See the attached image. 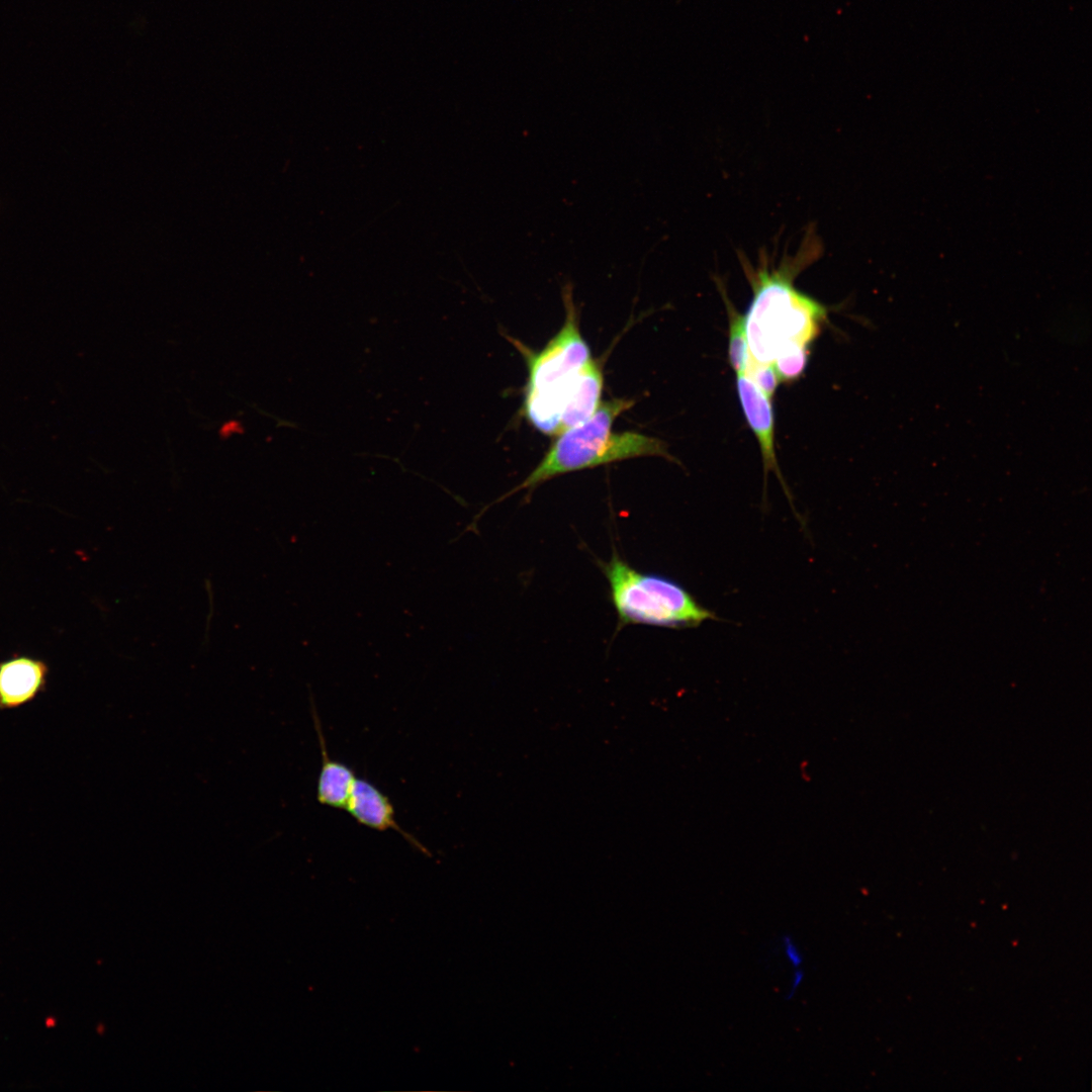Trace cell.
I'll return each mask as SVG.
<instances>
[{
    "mask_svg": "<svg viewBox=\"0 0 1092 1092\" xmlns=\"http://www.w3.org/2000/svg\"><path fill=\"white\" fill-rule=\"evenodd\" d=\"M797 254L785 257L770 267L767 259L756 267L741 259L752 287V300L744 314L750 358L772 364L779 351L788 344L811 345L827 316L820 302L795 288L794 279L810 264L817 253L816 243L808 237Z\"/></svg>",
    "mask_w": 1092,
    "mask_h": 1092,
    "instance_id": "cell-1",
    "label": "cell"
},
{
    "mask_svg": "<svg viewBox=\"0 0 1092 1092\" xmlns=\"http://www.w3.org/2000/svg\"><path fill=\"white\" fill-rule=\"evenodd\" d=\"M632 405L633 400L627 398L602 401L589 419L557 435L535 468L500 499L521 490L530 494L537 486L565 473L630 458L656 456L676 462L660 439L637 432H613L616 419Z\"/></svg>",
    "mask_w": 1092,
    "mask_h": 1092,
    "instance_id": "cell-2",
    "label": "cell"
},
{
    "mask_svg": "<svg viewBox=\"0 0 1092 1092\" xmlns=\"http://www.w3.org/2000/svg\"><path fill=\"white\" fill-rule=\"evenodd\" d=\"M566 317L558 333L539 352L516 342L528 367L523 413L545 435L561 433L563 404L583 368L593 359L582 338L570 290H563Z\"/></svg>",
    "mask_w": 1092,
    "mask_h": 1092,
    "instance_id": "cell-3",
    "label": "cell"
},
{
    "mask_svg": "<svg viewBox=\"0 0 1092 1092\" xmlns=\"http://www.w3.org/2000/svg\"><path fill=\"white\" fill-rule=\"evenodd\" d=\"M618 618L617 631L629 625L694 628L717 619L678 582L631 566L616 549L608 561L597 560Z\"/></svg>",
    "mask_w": 1092,
    "mask_h": 1092,
    "instance_id": "cell-4",
    "label": "cell"
},
{
    "mask_svg": "<svg viewBox=\"0 0 1092 1092\" xmlns=\"http://www.w3.org/2000/svg\"><path fill=\"white\" fill-rule=\"evenodd\" d=\"M736 386L744 417L760 448L764 478L766 479L767 473L772 471L780 479L788 498L792 500L778 464L771 399L744 374H737Z\"/></svg>",
    "mask_w": 1092,
    "mask_h": 1092,
    "instance_id": "cell-5",
    "label": "cell"
},
{
    "mask_svg": "<svg viewBox=\"0 0 1092 1092\" xmlns=\"http://www.w3.org/2000/svg\"><path fill=\"white\" fill-rule=\"evenodd\" d=\"M49 670L46 661L24 654L0 661V711L33 702L47 688Z\"/></svg>",
    "mask_w": 1092,
    "mask_h": 1092,
    "instance_id": "cell-6",
    "label": "cell"
},
{
    "mask_svg": "<svg viewBox=\"0 0 1092 1092\" xmlns=\"http://www.w3.org/2000/svg\"><path fill=\"white\" fill-rule=\"evenodd\" d=\"M345 810L357 823L377 831L393 830L412 846L429 854L426 846L399 825L389 797L367 779H356Z\"/></svg>",
    "mask_w": 1092,
    "mask_h": 1092,
    "instance_id": "cell-7",
    "label": "cell"
},
{
    "mask_svg": "<svg viewBox=\"0 0 1092 1092\" xmlns=\"http://www.w3.org/2000/svg\"><path fill=\"white\" fill-rule=\"evenodd\" d=\"M311 715L322 756L316 781V800L324 806L345 810L357 777L351 766L330 757L320 717L313 703H311Z\"/></svg>",
    "mask_w": 1092,
    "mask_h": 1092,
    "instance_id": "cell-8",
    "label": "cell"
},
{
    "mask_svg": "<svg viewBox=\"0 0 1092 1092\" xmlns=\"http://www.w3.org/2000/svg\"><path fill=\"white\" fill-rule=\"evenodd\" d=\"M604 376L598 361L592 359L568 394L561 412V433L589 419L601 404Z\"/></svg>",
    "mask_w": 1092,
    "mask_h": 1092,
    "instance_id": "cell-9",
    "label": "cell"
},
{
    "mask_svg": "<svg viewBox=\"0 0 1092 1092\" xmlns=\"http://www.w3.org/2000/svg\"><path fill=\"white\" fill-rule=\"evenodd\" d=\"M728 312V359L731 367L737 374H743L750 357L744 314L739 313L729 298L721 289Z\"/></svg>",
    "mask_w": 1092,
    "mask_h": 1092,
    "instance_id": "cell-10",
    "label": "cell"
},
{
    "mask_svg": "<svg viewBox=\"0 0 1092 1092\" xmlns=\"http://www.w3.org/2000/svg\"><path fill=\"white\" fill-rule=\"evenodd\" d=\"M810 345L792 343L777 354L772 366L781 381H793L804 372L809 359Z\"/></svg>",
    "mask_w": 1092,
    "mask_h": 1092,
    "instance_id": "cell-11",
    "label": "cell"
},
{
    "mask_svg": "<svg viewBox=\"0 0 1092 1092\" xmlns=\"http://www.w3.org/2000/svg\"><path fill=\"white\" fill-rule=\"evenodd\" d=\"M770 399L781 382L772 364L760 363L749 357L743 373Z\"/></svg>",
    "mask_w": 1092,
    "mask_h": 1092,
    "instance_id": "cell-12",
    "label": "cell"
},
{
    "mask_svg": "<svg viewBox=\"0 0 1092 1092\" xmlns=\"http://www.w3.org/2000/svg\"><path fill=\"white\" fill-rule=\"evenodd\" d=\"M783 946L788 961L794 968H799L802 965L803 957L793 938L788 935L785 936L783 938Z\"/></svg>",
    "mask_w": 1092,
    "mask_h": 1092,
    "instance_id": "cell-13",
    "label": "cell"
},
{
    "mask_svg": "<svg viewBox=\"0 0 1092 1092\" xmlns=\"http://www.w3.org/2000/svg\"><path fill=\"white\" fill-rule=\"evenodd\" d=\"M803 979H804V972H803V970H800V969H798V968H797V970H796V971L794 972V974H793V980H792V984H791V986H790V991H789V993H788V997H789V998H791V997H792V996L794 995V993L796 992V990L798 989V987H799V986L801 985V983L803 982Z\"/></svg>",
    "mask_w": 1092,
    "mask_h": 1092,
    "instance_id": "cell-14",
    "label": "cell"
}]
</instances>
